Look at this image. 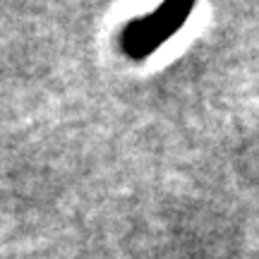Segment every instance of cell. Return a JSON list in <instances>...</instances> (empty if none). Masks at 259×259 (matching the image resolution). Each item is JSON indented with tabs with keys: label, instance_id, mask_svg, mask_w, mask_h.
Wrapping results in <instances>:
<instances>
[{
	"label": "cell",
	"instance_id": "1",
	"mask_svg": "<svg viewBox=\"0 0 259 259\" xmlns=\"http://www.w3.org/2000/svg\"><path fill=\"white\" fill-rule=\"evenodd\" d=\"M194 12V3L168 0L158 8L149 10L147 15L132 17L118 34V48L132 63H142L149 56L166 46L170 38L180 34Z\"/></svg>",
	"mask_w": 259,
	"mask_h": 259
}]
</instances>
